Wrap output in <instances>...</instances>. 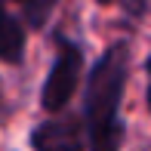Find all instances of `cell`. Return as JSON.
I'll use <instances>...</instances> for the list:
<instances>
[{"mask_svg":"<svg viewBox=\"0 0 151 151\" xmlns=\"http://www.w3.org/2000/svg\"><path fill=\"white\" fill-rule=\"evenodd\" d=\"M28 142L34 151H83V145H90L86 123L74 117H50L34 123Z\"/></svg>","mask_w":151,"mask_h":151,"instance_id":"3957f363","label":"cell"},{"mask_svg":"<svg viewBox=\"0 0 151 151\" xmlns=\"http://www.w3.org/2000/svg\"><path fill=\"white\" fill-rule=\"evenodd\" d=\"M25 46H28V25H25V19L12 16L6 0H0V62L22 65Z\"/></svg>","mask_w":151,"mask_h":151,"instance_id":"277c9868","label":"cell"},{"mask_svg":"<svg viewBox=\"0 0 151 151\" xmlns=\"http://www.w3.org/2000/svg\"><path fill=\"white\" fill-rule=\"evenodd\" d=\"M145 71H148V74H151V56H148V62H145Z\"/></svg>","mask_w":151,"mask_h":151,"instance_id":"ba28073f","label":"cell"},{"mask_svg":"<svg viewBox=\"0 0 151 151\" xmlns=\"http://www.w3.org/2000/svg\"><path fill=\"white\" fill-rule=\"evenodd\" d=\"M12 3L19 6L25 25H28L31 31H40V28H46V22L52 19L59 0H12Z\"/></svg>","mask_w":151,"mask_h":151,"instance_id":"5b68a950","label":"cell"},{"mask_svg":"<svg viewBox=\"0 0 151 151\" xmlns=\"http://www.w3.org/2000/svg\"><path fill=\"white\" fill-rule=\"evenodd\" d=\"M129 83V43L114 40L86 74L83 83V123L90 151H120L123 120L120 102Z\"/></svg>","mask_w":151,"mask_h":151,"instance_id":"6da1fadb","label":"cell"},{"mask_svg":"<svg viewBox=\"0 0 151 151\" xmlns=\"http://www.w3.org/2000/svg\"><path fill=\"white\" fill-rule=\"evenodd\" d=\"M145 105H148V111H151V83H148V90H145Z\"/></svg>","mask_w":151,"mask_h":151,"instance_id":"52a82bcc","label":"cell"},{"mask_svg":"<svg viewBox=\"0 0 151 151\" xmlns=\"http://www.w3.org/2000/svg\"><path fill=\"white\" fill-rule=\"evenodd\" d=\"M80 74H83V50H80V43L56 34V56H52V65L46 71L43 86H40V108L50 114L65 111L71 96L77 93Z\"/></svg>","mask_w":151,"mask_h":151,"instance_id":"7a4b0ae2","label":"cell"},{"mask_svg":"<svg viewBox=\"0 0 151 151\" xmlns=\"http://www.w3.org/2000/svg\"><path fill=\"white\" fill-rule=\"evenodd\" d=\"M96 3H102V6L120 3V6H127V9H133V12H142V9H145V0H96Z\"/></svg>","mask_w":151,"mask_h":151,"instance_id":"8992f818","label":"cell"}]
</instances>
